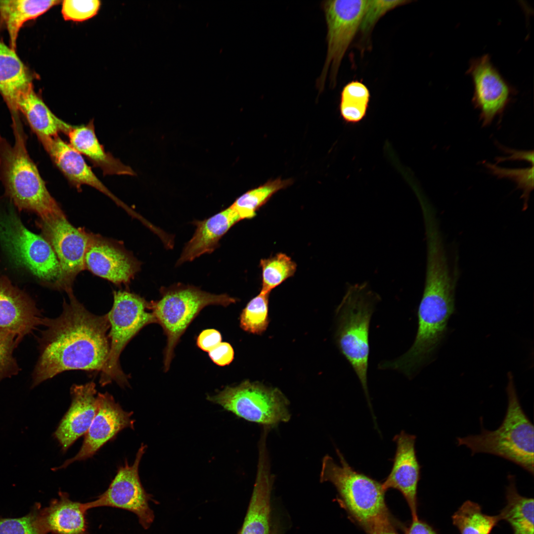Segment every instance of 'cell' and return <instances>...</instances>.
Listing matches in <instances>:
<instances>
[{
	"label": "cell",
	"mask_w": 534,
	"mask_h": 534,
	"mask_svg": "<svg viewBox=\"0 0 534 534\" xmlns=\"http://www.w3.org/2000/svg\"><path fill=\"white\" fill-rule=\"evenodd\" d=\"M68 295L59 316L43 318L45 329L38 339L40 355L31 389L65 371L101 372L105 364L110 350L107 314L89 312L72 292Z\"/></svg>",
	"instance_id": "cell-1"
},
{
	"label": "cell",
	"mask_w": 534,
	"mask_h": 534,
	"mask_svg": "<svg viewBox=\"0 0 534 534\" xmlns=\"http://www.w3.org/2000/svg\"><path fill=\"white\" fill-rule=\"evenodd\" d=\"M458 269L441 254L427 257L425 285L417 311L418 329L414 341L403 355L379 364L409 378L429 360L444 339L448 319L455 310Z\"/></svg>",
	"instance_id": "cell-2"
},
{
	"label": "cell",
	"mask_w": 534,
	"mask_h": 534,
	"mask_svg": "<svg viewBox=\"0 0 534 534\" xmlns=\"http://www.w3.org/2000/svg\"><path fill=\"white\" fill-rule=\"evenodd\" d=\"M12 127L13 145L0 135V180L5 194L19 210L34 212L41 220L65 216L28 153L20 122Z\"/></svg>",
	"instance_id": "cell-3"
},
{
	"label": "cell",
	"mask_w": 534,
	"mask_h": 534,
	"mask_svg": "<svg viewBox=\"0 0 534 534\" xmlns=\"http://www.w3.org/2000/svg\"><path fill=\"white\" fill-rule=\"evenodd\" d=\"M336 452L339 464L328 455L323 458L320 482L332 484L344 508L367 534L394 528L382 483L355 470L339 449Z\"/></svg>",
	"instance_id": "cell-4"
},
{
	"label": "cell",
	"mask_w": 534,
	"mask_h": 534,
	"mask_svg": "<svg viewBox=\"0 0 534 534\" xmlns=\"http://www.w3.org/2000/svg\"><path fill=\"white\" fill-rule=\"evenodd\" d=\"M508 379V406L500 426L494 431L482 427L480 434L457 438V443L469 448L472 455H497L534 475V426L521 405L511 372Z\"/></svg>",
	"instance_id": "cell-5"
},
{
	"label": "cell",
	"mask_w": 534,
	"mask_h": 534,
	"mask_svg": "<svg viewBox=\"0 0 534 534\" xmlns=\"http://www.w3.org/2000/svg\"><path fill=\"white\" fill-rule=\"evenodd\" d=\"M379 300V295L367 282L349 284L337 310V346L356 373L371 409L367 382L369 330Z\"/></svg>",
	"instance_id": "cell-6"
},
{
	"label": "cell",
	"mask_w": 534,
	"mask_h": 534,
	"mask_svg": "<svg viewBox=\"0 0 534 534\" xmlns=\"http://www.w3.org/2000/svg\"><path fill=\"white\" fill-rule=\"evenodd\" d=\"M160 293V299L149 302V309L167 337L164 353V369L167 372L180 337L200 312L209 305L225 307L235 300L226 294H212L179 284L162 288Z\"/></svg>",
	"instance_id": "cell-7"
},
{
	"label": "cell",
	"mask_w": 534,
	"mask_h": 534,
	"mask_svg": "<svg viewBox=\"0 0 534 534\" xmlns=\"http://www.w3.org/2000/svg\"><path fill=\"white\" fill-rule=\"evenodd\" d=\"M113 304L106 314L110 328V350L101 371V386L116 382L120 387L129 385L128 376L121 369L120 355L128 343L146 325L155 323L149 302L140 296L127 291H114Z\"/></svg>",
	"instance_id": "cell-8"
},
{
	"label": "cell",
	"mask_w": 534,
	"mask_h": 534,
	"mask_svg": "<svg viewBox=\"0 0 534 534\" xmlns=\"http://www.w3.org/2000/svg\"><path fill=\"white\" fill-rule=\"evenodd\" d=\"M0 241L17 264L57 286L60 267L52 247L44 237L28 229L12 210L0 211Z\"/></svg>",
	"instance_id": "cell-9"
},
{
	"label": "cell",
	"mask_w": 534,
	"mask_h": 534,
	"mask_svg": "<svg viewBox=\"0 0 534 534\" xmlns=\"http://www.w3.org/2000/svg\"><path fill=\"white\" fill-rule=\"evenodd\" d=\"M207 399L247 421L272 427L289 420L288 399L277 388L245 381L226 386Z\"/></svg>",
	"instance_id": "cell-10"
},
{
	"label": "cell",
	"mask_w": 534,
	"mask_h": 534,
	"mask_svg": "<svg viewBox=\"0 0 534 534\" xmlns=\"http://www.w3.org/2000/svg\"><path fill=\"white\" fill-rule=\"evenodd\" d=\"M367 3L368 0H330L322 2L327 28V51L321 73L316 80L319 93L324 90L329 70L330 87L331 89L336 87L342 61L358 33Z\"/></svg>",
	"instance_id": "cell-11"
},
{
	"label": "cell",
	"mask_w": 534,
	"mask_h": 534,
	"mask_svg": "<svg viewBox=\"0 0 534 534\" xmlns=\"http://www.w3.org/2000/svg\"><path fill=\"white\" fill-rule=\"evenodd\" d=\"M145 448L142 444L133 465H129L126 461L124 466L119 467L105 491L94 500L84 503L87 511L99 507L125 510L135 514L144 529L150 527L154 519V512L148 504L151 495L142 486L138 474L139 465Z\"/></svg>",
	"instance_id": "cell-12"
},
{
	"label": "cell",
	"mask_w": 534,
	"mask_h": 534,
	"mask_svg": "<svg viewBox=\"0 0 534 534\" xmlns=\"http://www.w3.org/2000/svg\"><path fill=\"white\" fill-rule=\"evenodd\" d=\"M40 225L59 263L61 274L57 287L69 293L75 277L86 267L89 235L75 228L65 216L41 220Z\"/></svg>",
	"instance_id": "cell-13"
},
{
	"label": "cell",
	"mask_w": 534,
	"mask_h": 534,
	"mask_svg": "<svg viewBox=\"0 0 534 534\" xmlns=\"http://www.w3.org/2000/svg\"><path fill=\"white\" fill-rule=\"evenodd\" d=\"M472 80L474 106L480 111L483 126L502 114L515 89L503 78L486 54L471 60L467 71Z\"/></svg>",
	"instance_id": "cell-14"
},
{
	"label": "cell",
	"mask_w": 534,
	"mask_h": 534,
	"mask_svg": "<svg viewBox=\"0 0 534 534\" xmlns=\"http://www.w3.org/2000/svg\"><path fill=\"white\" fill-rule=\"evenodd\" d=\"M97 401L96 414L85 434L80 450L74 457L52 470L64 468L75 461L92 457L120 431L126 428L134 429V421L131 418L133 412L124 410L112 396L107 392L99 393L97 395Z\"/></svg>",
	"instance_id": "cell-15"
},
{
	"label": "cell",
	"mask_w": 534,
	"mask_h": 534,
	"mask_svg": "<svg viewBox=\"0 0 534 534\" xmlns=\"http://www.w3.org/2000/svg\"><path fill=\"white\" fill-rule=\"evenodd\" d=\"M393 441L396 450L393 466L382 485L386 491L392 488L400 491L408 505L412 519L418 518L417 492L421 467L415 447L416 436L402 431Z\"/></svg>",
	"instance_id": "cell-16"
},
{
	"label": "cell",
	"mask_w": 534,
	"mask_h": 534,
	"mask_svg": "<svg viewBox=\"0 0 534 534\" xmlns=\"http://www.w3.org/2000/svg\"><path fill=\"white\" fill-rule=\"evenodd\" d=\"M43 318L30 297L0 276V329L13 332L22 340L42 324Z\"/></svg>",
	"instance_id": "cell-17"
},
{
	"label": "cell",
	"mask_w": 534,
	"mask_h": 534,
	"mask_svg": "<svg viewBox=\"0 0 534 534\" xmlns=\"http://www.w3.org/2000/svg\"><path fill=\"white\" fill-rule=\"evenodd\" d=\"M95 387L93 382H89L71 388V405L53 434L63 451L89 430L97 410Z\"/></svg>",
	"instance_id": "cell-18"
},
{
	"label": "cell",
	"mask_w": 534,
	"mask_h": 534,
	"mask_svg": "<svg viewBox=\"0 0 534 534\" xmlns=\"http://www.w3.org/2000/svg\"><path fill=\"white\" fill-rule=\"evenodd\" d=\"M85 266L93 274L115 284L127 283L139 269L138 262L122 249L89 235Z\"/></svg>",
	"instance_id": "cell-19"
},
{
	"label": "cell",
	"mask_w": 534,
	"mask_h": 534,
	"mask_svg": "<svg viewBox=\"0 0 534 534\" xmlns=\"http://www.w3.org/2000/svg\"><path fill=\"white\" fill-rule=\"evenodd\" d=\"M266 441L259 444L257 471L247 512L239 534H269L273 484Z\"/></svg>",
	"instance_id": "cell-20"
},
{
	"label": "cell",
	"mask_w": 534,
	"mask_h": 534,
	"mask_svg": "<svg viewBox=\"0 0 534 534\" xmlns=\"http://www.w3.org/2000/svg\"><path fill=\"white\" fill-rule=\"evenodd\" d=\"M39 140L53 162L73 185L78 189L82 185L93 187L119 205L126 206L96 176L82 155L58 135Z\"/></svg>",
	"instance_id": "cell-21"
},
{
	"label": "cell",
	"mask_w": 534,
	"mask_h": 534,
	"mask_svg": "<svg viewBox=\"0 0 534 534\" xmlns=\"http://www.w3.org/2000/svg\"><path fill=\"white\" fill-rule=\"evenodd\" d=\"M240 220L237 213L230 206L210 218L194 222L196 230L183 248L177 265L213 252L222 237Z\"/></svg>",
	"instance_id": "cell-22"
},
{
	"label": "cell",
	"mask_w": 534,
	"mask_h": 534,
	"mask_svg": "<svg viewBox=\"0 0 534 534\" xmlns=\"http://www.w3.org/2000/svg\"><path fill=\"white\" fill-rule=\"evenodd\" d=\"M58 496L40 509V519L47 534H89L84 503L72 500L65 492L59 491Z\"/></svg>",
	"instance_id": "cell-23"
},
{
	"label": "cell",
	"mask_w": 534,
	"mask_h": 534,
	"mask_svg": "<svg viewBox=\"0 0 534 534\" xmlns=\"http://www.w3.org/2000/svg\"><path fill=\"white\" fill-rule=\"evenodd\" d=\"M32 86V77L15 50L0 41V93L12 120H19L17 106L19 96Z\"/></svg>",
	"instance_id": "cell-24"
},
{
	"label": "cell",
	"mask_w": 534,
	"mask_h": 534,
	"mask_svg": "<svg viewBox=\"0 0 534 534\" xmlns=\"http://www.w3.org/2000/svg\"><path fill=\"white\" fill-rule=\"evenodd\" d=\"M70 145L81 155L99 167L104 175H134L133 170L118 159L106 152L95 134L92 121L87 125L73 126L67 133Z\"/></svg>",
	"instance_id": "cell-25"
},
{
	"label": "cell",
	"mask_w": 534,
	"mask_h": 534,
	"mask_svg": "<svg viewBox=\"0 0 534 534\" xmlns=\"http://www.w3.org/2000/svg\"><path fill=\"white\" fill-rule=\"evenodd\" d=\"M17 106L39 139L58 135L60 132L66 134L72 126L50 111L35 93L33 86L20 94Z\"/></svg>",
	"instance_id": "cell-26"
},
{
	"label": "cell",
	"mask_w": 534,
	"mask_h": 534,
	"mask_svg": "<svg viewBox=\"0 0 534 534\" xmlns=\"http://www.w3.org/2000/svg\"><path fill=\"white\" fill-rule=\"evenodd\" d=\"M60 2L54 0H0V16L7 30L10 47L15 50L18 33L26 22L37 18Z\"/></svg>",
	"instance_id": "cell-27"
},
{
	"label": "cell",
	"mask_w": 534,
	"mask_h": 534,
	"mask_svg": "<svg viewBox=\"0 0 534 534\" xmlns=\"http://www.w3.org/2000/svg\"><path fill=\"white\" fill-rule=\"evenodd\" d=\"M506 504L498 515L511 527L513 534H534V499L521 495L517 491L514 475L508 476Z\"/></svg>",
	"instance_id": "cell-28"
},
{
	"label": "cell",
	"mask_w": 534,
	"mask_h": 534,
	"mask_svg": "<svg viewBox=\"0 0 534 534\" xmlns=\"http://www.w3.org/2000/svg\"><path fill=\"white\" fill-rule=\"evenodd\" d=\"M452 524L460 534H490L500 521L498 515L490 516L484 513L481 506L466 500L451 516Z\"/></svg>",
	"instance_id": "cell-29"
},
{
	"label": "cell",
	"mask_w": 534,
	"mask_h": 534,
	"mask_svg": "<svg viewBox=\"0 0 534 534\" xmlns=\"http://www.w3.org/2000/svg\"><path fill=\"white\" fill-rule=\"evenodd\" d=\"M292 183L291 179L277 178L269 180L259 187L251 189L238 198L231 206L241 220L254 218L256 212L279 190Z\"/></svg>",
	"instance_id": "cell-30"
},
{
	"label": "cell",
	"mask_w": 534,
	"mask_h": 534,
	"mask_svg": "<svg viewBox=\"0 0 534 534\" xmlns=\"http://www.w3.org/2000/svg\"><path fill=\"white\" fill-rule=\"evenodd\" d=\"M370 94L362 82L353 81L343 88L339 109L341 116L347 123L356 124L364 119L369 107Z\"/></svg>",
	"instance_id": "cell-31"
},
{
	"label": "cell",
	"mask_w": 534,
	"mask_h": 534,
	"mask_svg": "<svg viewBox=\"0 0 534 534\" xmlns=\"http://www.w3.org/2000/svg\"><path fill=\"white\" fill-rule=\"evenodd\" d=\"M262 286L261 291L269 293L295 274L297 265L291 258L283 253H278L268 258L261 260Z\"/></svg>",
	"instance_id": "cell-32"
},
{
	"label": "cell",
	"mask_w": 534,
	"mask_h": 534,
	"mask_svg": "<svg viewBox=\"0 0 534 534\" xmlns=\"http://www.w3.org/2000/svg\"><path fill=\"white\" fill-rule=\"evenodd\" d=\"M269 294L261 291L243 310L240 317V324L244 331L261 334L266 330L269 323Z\"/></svg>",
	"instance_id": "cell-33"
},
{
	"label": "cell",
	"mask_w": 534,
	"mask_h": 534,
	"mask_svg": "<svg viewBox=\"0 0 534 534\" xmlns=\"http://www.w3.org/2000/svg\"><path fill=\"white\" fill-rule=\"evenodd\" d=\"M411 2L410 0H368L358 33L360 36V44L363 46L369 44L373 29L386 13Z\"/></svg>",
	"instance_id": "cell-34"
},
{
	"label": "cell",
	"mask_w": 534,
	"mask_h": 534,
	"mask_svg": "<svg viewBox=\"0 0 534 534\" xmlns=\"http://www.w3.org/2000/svg\"><path fill=\"white\" fill-rule=\"evenodd\" d=\"M41 507L40 503H36L23 517H0V534H47L40 519Z\"/></svg>",
	"instance_id": "cell-35"
},
{
	"label": "cell",
	"mask_w": 534,
	"mask_h": 534,
	"mask_svg": "<svg viewBox=\"0 0 534 534\" xmlns=\"http://www.w3.org/2000/svg\"><path fill=\"white\" fill-rule=\"evenodd\" d=\"M21 341L15 333L0 329V382L17 375L20 371L13 354Z\"/></svg>",
	"instance_id": "cell-36"
},
{
	"label": "cell",
	"mask_w": 534,
	"mask_h": 534,
	"mask_svg": "<svg viewBox=\"0 0 534 534\" xmlns=\"http://www.w3.org/2000/svg\"><path fill=\"white\" fill-rule=\"evenodd\" d=\"M487 167L493 174L499 178H507L514 180L519 188L523 191L522 197L525 200V205H527L529 194L534 187V167L522 169H508L501 168L495 165L487 164Z\"/></svg>",
	"instance_id": "cell-37"
},
{
	"label": "cell",
	"mask_w": 534,
	"mask_h": 534,
	"mask_svg": "<svg viewBox=\"0 0 534 534\" xmlns=\"http://www.w3.org/2000/svg\"><path fill=\"white\" fill-rule=\"evenodd\" d=\"M100 5V2L97 0H65L63 1L61 11L66 20L83 21L94 16Z\"/></svg>",
	"instance_id": "cell-38"
},
{
	"label": "cell",
	"mask_w": 534,
	"mask_h": 534,
	"mask_svg": "<svg viewBox=\"0 0 534 534\" xmlns=\"http://www.w3.org/2000/svg\"><path fill=\"white\" fill-rule=\"evenodd\" d=\"M208 353L213 362L221 366L229 364L234 358L233 349L227 342H221Z\"/></svg>",
	"instance_id": "cell-39"
},
{
	"label": "cell",
	"mask_w": 534,
	"mask_h": 534,
	"mask_svg": "<svg viewBox=\"0 0 534 534\" xmlns=\"http://www.w3.org/2000/svg\"><path fill=\"white\" fill-rule=\"evenodd\" d=\"M222 335L219 331L215 329H207L199 334L196 344L200 349L209 352L222 342Z\"/></svg>",
	"instance_id": "cell-40"
},
{
	"label": "cell",
	"mask_w": 534,
	"mask_h": 534,
	"mask_svg": "<svg viewBox=\"0 0 534 534\" xmlns=\"http://www.w3.org/2000/svg\"><path fill=\"white\" fill-rule=\"evenodd\" d=\"M405 534H438L428 524L418 518L412 519L410 525L405 529Z\"/></svg>",
	"instance_id": "cell-41"
},
{
	"label": "cell",
	"mask_w": 534,
	"mask_h": 534,
	"mask_svg": "<svg viewBox=\"0 0 534 534\" xmlns=\"http://www.w3.org/2000/svg\"><path fill=\"white\" fill-rule=\"evenodd\" d=\"M371 534H399L395 528H391L373 533Z\"/></svg>",
	"instance_id": "cell-42"
}]
</instances>
